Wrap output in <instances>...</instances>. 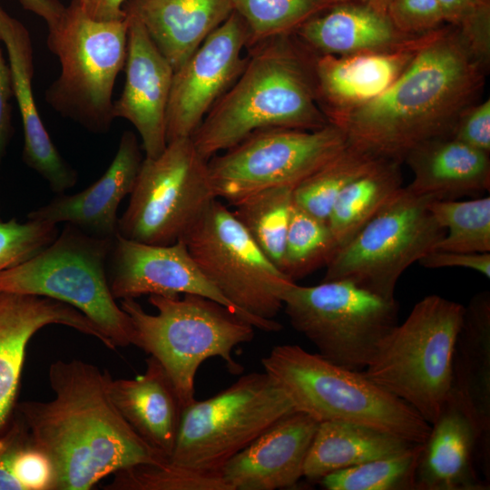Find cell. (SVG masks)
Listing matches in <instances>:
<instances>
[{"mask_svg":"<svg viewBox=\"0 0 490 490\" xmlns=\"http://www.w3.org/2000/svg\"><path fill=\"white\" fill-rule=\"evenodd\" d=\"M111 377L80 359L57 360L48 371L54 398L17 406L54 466L55 490H89L123 469L169 461L121 415L109 394Z\"/></svg>","mask_w":490,"mask_h":490,"instance_id":"obj_1","label":"cell"},{"mask_svg":"<svg viewBox=\"0 0 490 490\" xmlns=\"http://www.w3.org/2000/svg\"><path fill=\"white\" fill-rule=\"evenodd\" d=\"M487 68L455 27L441 26L384 93L334 124L348 142L402 162L417 144L451 136L461 113L476 103Z\"/></svg>","mask_w":490,"mask_h":490,"instance_id":"obj_2","label":"cell"},{"mask_svg":"<svg viewBox=\"0 0 490 490\" xmlns=\"http://www.w3.org/2000/svg\"><path fill=\"white\" fill-rule=\"evenodd\" d=\"M250 49L241 74L191 137L206 160L260 130H316L329 123L318 101L312 54L292 34Z\"/></svg>","mask_w":490,"mask_h":490,"instance_id":"obj_3","label":"cell"},{"mask_svg":"<svg viewBox=\"0 0 490 490\" xmlns=\"http://www.w3.org/2000/svg\"><path fill=\"white\" fill-rule=\"evenodd\" d=\"M261 365L285 391L295 410L318 423L358 424L414 444L425 443L429 434V423L364 371L341 367L298 345L274 347Z\"/></svg>","mask_w":490,"mask_h":490,"instance_id":"obj_4","label":"cell"},{"mask_svg":"<svg viewBox=\"0 0 490 490\" xmlns=\"http://www.w3.org/2000/svg\"><path fill=\"white\" fill-rule=\"evenodd\" d=\"M182 295H150L156 314L147 313L134 299H122L120 306L132 325V345L163 367L183 409L195 400L196 374L206 359L219 357L230 372H240L232 352L252 340L255 328L213 299Z\"/></svg>","mask_w":490,"mask_h":490,"instance_id":"obj_5","label":"cell"},{"mask_svg":"<svg viewBox=\"0 0 490 490\" xmlns=\"http://www.w3.org/2000/svg\"><path fill=\"white\" fill-rule=\"evenodd\" d=\"M465 306L438 295L419 300L380 341L364 373L432 425L452 388Z\"/></svg>","mask_w":490,"mask_h":490,"instance_id":"obj_6","label":"cell"},{"mask_svg":"<svg viewBox=\"0 0 490 490\" xmlns=\"http://www.w3.org/2000/svg\"><path fill=\"white\" fill-rule=\"evenodd\" d=\"M129 21H97L87 16L77 0L65 6L48 26L47 46L58 58V77L45 91L50 107L87 131L103 134L114 116L113 93L124 68Z\"/></svg>","mask_w":490,"mask_h":490,"instance_id":"obj_7","label":"cell"},{"mask_svg":"<svg viewBox=\"0 0 490 490\" xmlns=\"http://www.w3.org/2000/svg\"><path fill=\"white\" fill-rule=\"evenodd\" d=\"M113 238L94 236L65 223L46 248L0 272V291L64 302L92 320L115 348L132 345L131 319L116 303L108 282Z\"/></svg>","mask_w":490,"mask_h":490,"instance_id":"obj_8","label":"cell"},{"mask_svg":"<svg viewBox=\"0 0 490 490\" xmlns=\"http://www.w3.org/2000/svg\"><path fill=\"white\" fill-rule=\"evenodd\" d=\"M204 276L255 328L276 332L282 295L293 281L215 199L180 239Z\"/></svg>","mask_w":490,"mask_h":490,"instance_id":"obj_9","label":"cell"},{"mask_svg":"<svg viewBox=\"0 0 490 490\" xmlns=\"http://www.w3.org/2000/svg\"><path fill=\"white\" fill-rule=\"evenodd\" d=\"M294 411L285 391L267 372L244 375L215 396L195 399L182 409L169 461L220 474L231 457Z\"/></svg>","mask_w":490,"mask_h":490,"instance_id":"obj_10","label":"cell"},{"mask_svg":"<svg viewBox=\"0 0 490 490\" xmlns=\"http://www.w3.org/2000/svg\"><path fill=\"white\" fill-rule=\"evenodd\" d=\"M292 327L318 354L352 370H364L378 344L397 324L398 303L347 280L315 286L289 284L282 295Z\"/></svg>","mask_w":490,"mask_h":490,"instance_id":"obj_11","label":"cell"},{"mask_svg":"<svg viewBox=\"0 0 490 490\" xmlns=\"http://www.w3.org/2000/svg\"><path fill=\"white\" fill-rule=\"evenodd\" d=\"M432 197L403 187L326 266L323 281L347 280L387 299L403 272L435 249L446 230L429 210Z\"/></svg>","mask_w":490,"mask_h":490,"instance_id":"obj_12","label":"cell"},{"mask_svg":"<svg viewBox=\"0 0 490 490\" xmlns=\"http://www.w3.org/2000/svg\"><path fill=\"white\" fill-rule=\"evenodd\" d=\"M207 162L191 137L170 141L155 158L144 157L118 234L156 245L179 240L217 199Z\"/></svg>","mask_w":490,"mask_h":490,"instance_id":"obj_13","label":"cell"},{"mask_svg":"<svg viewBox=\"0 0 490 490\" xmlns=\"http://www.w3.org/2000/svg\"><path fill=\"white\" fill-rule=\"evenodd\" d=\"M348 144L345 132L331 122L316 130L263 129L210 158L209 177L216 198L233 205L265 189L295 187Z\"/></svg>","mask_w":490,"mask_h":490,"instance_id":"obj_14","label":"cell"},{"mask_svg":"<svg viewBox=\"0 0 490 490\" xmlns=\"http://www.w3.org/2000/svg\"><path fill=\"white\" fill-rule=\"evenodd\" d=\"M249 34L243 19L230 15L173 73L167 109V143L191 137L208 112L243 71Z\"/></svg>","mask_w":490,"mask_h":490,"instance_id":"obj_15","label":"cell"},{"mask_svg":"<svg viewBox=\"0 0 490 490\" xmlns=\"http://www.w3.org/2000/svg\"><path fill=\"white\" fill-rule=\"evenodd\" d=\"M107 276L115 299L196 294L220 303L242 318L204 276L181 240L156 245L117 234L108 258Z\"/></svg>","mask_w":490,"mask_h":490,"instance_id":"obj_16","label":"cell"},{"mask_svg":"<svg viewBox=\"0 0 490 490\" xmlns=\"http://www.w3.org/2000/svg\"><path fill=\"white\" fill-rule=\"evenodd\" d=\"M126 16L125 82L113 113L115 119H125L136 129L145 158H155L167 145V109L174 71L142 24Z\"/></svg>","mask_w":490,"mask_h":490,"instance_id":"obj_17","label":"cell"},{"mask_svg":"<svg viewBox=\"0 0 490 490\" xmlns=\"http://www.w3.org/2000/svg\"><path fill=\"white\" fill-rule=\"evenodd\" d=\"M49 325L66 326L107 342L103 332L70 305L41 296L0 291V434L11 422L27 345Z\"/></svg>","mask_w":490,"mask_h":490,"instance_id":"obj_18","label":"cell"},{"mask_svg":"<svg viewBox=\"0 0 490 490\" xmlns=\"http://www.w3.org/2000/svg\"><path fill=\"white\" fill-rule=\"evenodd\" d=\"M429 33L386 51L312 54L318 101L329 122H336L384 93L408 65Z\"/></svg>","mask_w":490,"mask_h":490,"instance_id":"obj_19","label":"cell"},{"mask_svg":"<svg viewBox=\"0 0 490 490\" xmlns=\"http://www.w3.org/2000/svg\"><path fill=\"white\" fill-rule=\"evenodd\" d=\"M318 422L294 411L231 457L220 475L230 490H275L295 485Z\"/></svg>","mask_w":490,"mask_h":490,"instance_id":"obj_20","label":"cell"},{"mask_svg":"<svg viewBox=\"0 0 490 490\" xmlns=\"http://www.w3.org/2000/svg\"><path fill=\"white\" fill-rule=\"evenodd\" d=\"M0 41L5 46L24 131L22 158L56 195L78 181L77 172L62 157L46 131L33 95L34 48L27 28L0 4Z\"/></svg>","mask_w":490,"mask_h":490,"instance_id":"obj_21","label":"cell"},{"mask_svg":"<svg viewBox=\"0 0 490 490\" xmlns=\"http://www.w3.org/2000/svg\"><path fill=\"white\" fill-rule=\"evenodd\" d=\"M142 160L137 136L125 131L113 160L96 181L74 194L57 195L30 211L27 219L54 224L69 223L94 236L115 237L118 207L132 192Z\"/></svg>","mask_w":490,"mask_h":490,"instance_id":"obj_22","label":"cell"},{"mask_svg":"<svg viewBox=\"0 0 490 490\" xmlns=\"http://www.w3.org/2000/svg\"><path fill=\"white\" fill-rule=\"evenodd\" d=\"M481 435L458 401L449 395L423 443L416 473V489H485L474 468Z\"/></svg>","mask_w":490,"mask_h":490,"instance_id":"obj_23","label":"cell"},{"mask_svg":"<svg viewBox=\"0 0 490 490\" xmlns=\"http://www.w3.org/2000/svg\"><path fill=\"white\" fill-rule=\"evenodd\" d=\"M291 34L314 55L386 51L417 36L399 32L386 14L359 0L330 6Z\"/></svg>","mask_w":490,"mask_h":490,"instance_id":"obj_24","label":"cell"},{"mask_svg":"<svg viewBox=\"0 0 490 490\" xmlns=\"http://www.w3.org/2000/svg\"><path fill=\"white\" fill-rule=\"evenodd\" d=\"M122 9L142 24L173 71L233 12L231 0H126Z\"/></svg>","mask_w":490,"mask_h":490,"instance_id":"obj_25","label":"cell"},{"mask_svg":"<svg viewBox=\"0 0 490 490\" xmlns=\"http://www.w3.org/2000/svg\"><path fill=\"white\" fill-rule=\"evenodd\" d=\"M109 394L132 428L170 459L177 439L181 411L176 389L163 367L152 357L144 373L109 381Z\"/></svg>","mask_w":490,"mask_h":490,"instance_id":"obj_26","label":"cell"},{"mask_svg":"<svg viewBox=\"0 0 490 490\" xmlns=\"http://www.w3.org/2000/svg\"><path fill=\"white\" fill-rule=\"evenodd\" d=\"M413 173L411 191L437 201L456 200L490 189L489 154L452 136L423 142L405 156Z\"/></svg>","mask_w":490,"mask_h":490,"instance_id":"obj_27","label":"cell"},{"mask_svg":"<svg viewBox=\"0 0 490 490\" xmlns=\"http://www.w3.org/2000/svg\"><path fill=\"white\" fill-rule=\"evenodd\" d=\"M450 396L476 426L488 451L490 432V293L475 295L465 307L453 356Z\"/></svg>","mask_w":490,"mask_h":490,"instance_id":"obj_28","label":"cell"},{"mask_svg":"<svg viewBox=\"0 0 490 490\" xmlns=\"http://www.w3.org/2000/svg\"><path fill=\"white\" fill-rule=\"evenodd\" d=\"M402 437L353 423L319 422L304 466L303 476L319 481L338 470L393 456L413 446Z\"/></svg>","mask_w":490,"mask_h":490,"instance_id":"obj_29","label":"cell"},{"mask_svg":"<svg viewBox=\"0 0 490 490\" xmlns=\"http://www.w3.org/2000/svg\"><path fill=\"white\" fill-rule=\"evenodd\" d=\"M401 163L383 158L339 194L327 220L338 248L348 242L403 188Z\"/></svg>","mask_w":490,"mask_h":490,"instance_id":"obj_30","label":"cell"},{"mask_svg":"<svg viewBox=\"0 0 490 490\" xmlns=\"http://www.w3.org/2000/svg\"><path fill=\"white\" fill-rule=\"evenodd\" d=\"M293 189L292 186L265 189L233 204L235 217L280 270L293 206Z\"/></svg>","mask_w":490,"mask_h":490,"instance_id":"obj_31","label":"cell"},{"mask_svg":"<svg viewBox=\"0 0 490 490\" xmlns=\"http://www.w3.org/2000/svg\"><path fill=\"white\" fill-rule=\"evenodd\" d=\"M381 159L348 142L335 158L294 187L293 202L309 214L327 221L342 191Z\"/></svg>","mask_w":490,"mask_h":490,"instance_id":"obj_32","label":"cell"},{"mask_svg":"<svg viewBox=\"0 0 490 490\" xmlns=\"http://www.w3.org/2000/svg\"><path fill=\"white\" fill-rule=\"evenodd\" d=\"M55 472L21 418L0 434V490H54Z\"/></svg>","mask_w":490,"mask_h":490,"instance_id":"obj_33","label":"cell"},{"mask_svg":"<svg viewBox=\"0 0 490 490\" xmlns=\"http://www.w3.org/2000/svg\"><path fill=\"white\" fill-rule=\"evenodd\" d=\"M436 221L446 230L435 249L490 252V197L437 201L429 204Z\"/></svg>","mask_w":490,"mask_h":490,"instance_id":"obj_34","label":"cell"},{"mask_svg":"<svg viewBox=\"0 0 490 490\" xmlns=\"http://www.w3.org/2000/svg\"><path fill=\"white\" fill-rule=\"evenodd\" d=\"M338 249L328 222L293 202L285 241L282 272L295 281L327 266Z\"/></svg>","mask_w":490,"mask_h":490,"instance_id":"obj_35","label":"cell"},{"mask_svg":"<svg viewBox=\"0 0 490 490\" xmlns=\"http://www.w3.org/2000/svg\"><path fill=\"white\" fill-rule=\"evenodd\" d=\"M423 444L398 454L330 473L318 482L327 490L416 489V473Z\"/></svg>","mask_w":490,"mask_h":490,"instance_id":"obj_36","label":"cell"},{"mask_svg":"<svg viewBox=\"0 0 490 490\" xmlns=\"http://www.w3.org/2000/svg\"><path fill=\"white\" fill-rule=\"evenodd\" d=\"M248 28V48L291 34L314 15L337 5L334 0H231Z\"/></svg>","mask_w":490,"mask_h":490,"instance_id":"obj_37","label":"cell"},{"mask_svg":"<svg viewBox=\"0 0 490 490\" xmlns=\"http://www.w3.org/2000/svg\"><path fill=\"white\" fill-rule=\"evenodd\" d=\"M106 490H230L220 474L199 472L177 466L142 464L113 474Z\"/></svg>","mask_w":490,"mask_h":490,"instance_id":"obj_38","label":"cell"},{"mask_svg":"<svg viewBox=\"0 0 490 490\" xmlns=\"http://www.w3.org/2000/svg\"><path fill=\"white\" fill-rule=\"evenodd\" d=\"M57 224L15 218H0V272L34 256L57 237Z\"/></svg>","mask_w":490,"mask_h":490,"instance_id":"obj_39","label":"cell"},{"mask_svg":"<svg viewBox=\"0 0 490 490\" xmlns=\"http://www.w3.org/2000/svg\"><path fill=\"white\" fill-rule=\"evenodd\" d=\"M444 23L455 27L485 64L490 57V0H437Z\"/></svg>","mask_w":490,"mask_h":490,"instance_id":"obj_40","label":"cell"},{"mask_svg":"<svg viewBox=\"0 0 490 490\" xmlns=\"http://www.w3.org/2000/svg\"><path fill=\"white\" fill-rule=\"evenodd\" d=\"M386 14L392 24L407 35H420L443 26L437 0H390Z\"/></svg>","mask_w":490,"mask_h":490,"instance_id":"obj_41","label":"cell"},{"mask_svg":"<svg viewBox=\"0 0 490 490\" xmlns=\"http://www.w3.org/2000/svg\"><path fill=\"white\" fill-rule=\"evenodd\" d=\"M451 136L483 152H490V100L476 102L459 116Z\"/></svg>","mask_w":490,"mask_h":490,"instance_id":"obj_42","label":"cell"},{"mask_svg":"<svg viewBox=\"0 0 490 490\" xmlns=\"http://www.w3.org/2000/svg\"><path fill=\"white\" fill-rule=\"evenodd\" d=\"M418 263L425 268L461 267L490 278V252H463L434 249L424 255Z\"/></svg>","mask_w":490,"mask_h":490,"instance_id":"obj_43","label":"cell"},{"mask_svg":"<svg viewBox=\"0 0 490 490\" xmlns=\"http://www.w3.org/2000/svg\"><path fill=\"white\" fill-rule=\"evenodd\" d=\"M13 97L11 70L0 48V171L14 133L11 105Z\"/></svg>","mask_w":490,"mask_h":490,"instance_id":"obj_44","label":"cell"},{"mask_svg":"<svg viewBox=\"0 0 490 490\" xmlns=\"http://www.w3.org/2000/svg\"><path fill=\"white\" fill-rule=\"evenodd\" d=\"M83 13L97 21L122 20L126 17L122 9L126 0H77Z\"/></svg>","mask_w":490,"mask_h":490,"instance_id":"obj_45","label":"cell"},{"mask_svg":"<svg viewBox=\"0 0 490 490\" xmlns=\"http://www.w3.org/2000/svg\"><path fill=\"white\" fill-rule=\"evenodd\" d=\"M24 10L43 18L47 27L54 24L63 14L65 6L59 0H19Z\"/></svg>","mask_w":490,"mask_h":490,"instance_id":"obj_46","label":"cell"},{"mask_svg":"<svg viewBox=\"0 0 490 490\" xmlns=\"http://www.w3.org/2000/svg\"><path fill=\"white\" fill-rule=\"evenodd\" d=\"M360 1L366 3L367 5H368L369 6H371L373 9L377 11L386 14L387 7L390 0H360Z\"/></svg>","mask_w":490,"mask_h":490,"instance_id":"obj_47","label":"cell"},{"mask_svg":"<svg viewBox=\"0 0 490 490\" xmlns=\"http://www.w3.org/2000/svg\"><path fill=\"white\" fill-rule=\"evenodd\" d=\"M337 4L343 3V2H348V1H357V0H334ZM360 1V0H359Z\"/></svg>","mask_w":490,"mask_h":490,"instance_id":"obj_48","label":"cell"}]
</instances>
